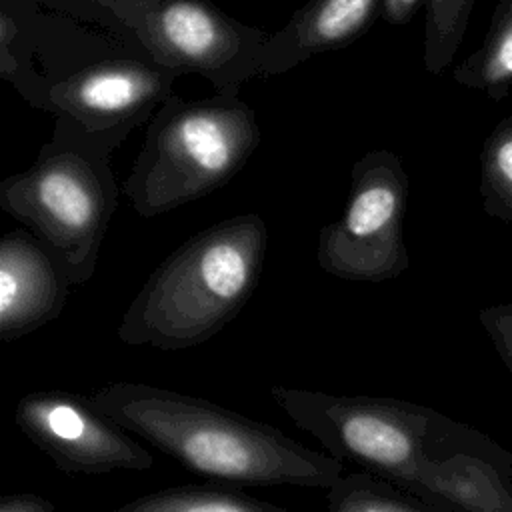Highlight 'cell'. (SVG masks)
Here are the masks:
<instances>
[{
  "label": "cell",
  "instance_id": "d6986e66",
  "mask_svg": "<svg viewBox=\"0 0 512 512\" xmlns=\"http://www.w3.org/2000/svg\"><path fill=\"white\" fill-rule=\"evenodd\" d=\"M0 512H56V506L50 498L32 492L8 494L0 502Z\"/></svg>",
  "mask_w": 512,
  "mask_h": 512
},
{
  "label": "cell",
  "instance_id": "ffe728a7",
  "mask_svg": "<svg viewBox=\"0 0 512 512\" xmlns=\"http://www.w3.org/2000/svg\"><path fill=\"white\" fill-rule=\"evenodd\" d=\"M422 2L424 0H382L380 16L392 26H402L412 20Z\"/></svg>",
  "mask_w": 512,
  "mask_h": 512
},
{
  "label": "cell",
  "instance_id": "8fae6325",
  "mask_svg": "<svg viewBox=\"0 0 512 512\" xmlns=\"http://www.w3.org/2000/svg\"><path fill=\"white\" fill-rule=\"evenodd\" d=\"M70 286L62 262L44 242L32 232H6L0 240V340H18L56 320Z\"/></svg>",
  "mask_w": 512,
  "mask_h": 512
},
{
  "label": "cell",
  "instance_id": "277c9868",
  "mask_svg": "<svg viewBox=\"0 0 512 512\" xmlns=\"http://www.w3.org/2000/svg\"><path fill=\"white\" fill-rule=\"evenodd\" d=\"M260 140L256 112L240 94H174L150 118L122 190L138 216L166 214L232 180Z\"/></svg>",
  "mask_w": 512,
  "mask_h": 512
},
{
  "label": "cell",
  "instance_id": "e0dca14e",
  "mask_svg": "<svg viewBox=\"0 0 512 512\" xmlns=\"http://www.w3.org/2000/svg\"><path fill=\"white\" fill-rule=\"evenodd\" d=\"M476 0H428L424 20V68L442 74L462 44Z\"/></svg>",
  "mask_w": 512,
  "mask_h": 512
},
{
  "label": "cell",
  "instance_id": "3957f363",
  "mask_svg": "<svg viewBox=\"0 0 512 512\" xmlns=\"http://www.w3.org/2000/svg\"><path fill=\"white\" fill-rule=\"evenodd\" d=\"M110 156L106 146L56 118L36 160L0 182V208L58 256L72 286L94 276L118 208Z\"/></svg>",
  "mask_w": 512,
  "mask_h": 512
},
{
  "label": "cell",
  "instance_id": "52a82bcc",
  "mask_svg": "<svg viewBox=\"0 0 512 512\" xmlns=\"http://www.w3.org/2000/svg\"><path fill=\"white\" fill-rule=\"evenodd\" d=\"M408 174L386 148L364 152L352 166L342 214L320 228L318 266L342 280L384 282L410 264L404 244Z\"/></svg>",
  "mask_w": 512,
  "mask_h": 512
},
{
  "label": "cell",
  "instance_id": "5bb4252c",
  "mask_svg": "<svg viewBox=\"0 0 512 512\" xmlns=\"http://www.w3.org/2000/svg\"><path fill=\"white\" fill-rule=\"evenodd\" d=\"M114 512H292L226 488L176 486L128 500ZM324 512V510H322Z\"/></svg>",
  "mask_w": 512,
  "mask_h": 512
},
{
  "label": "cell",
  "instance_id": "ba28073f",
  "mask_svg": "<svg viewBox=\"0 0 512 512\" xmlns=\"http://www.w3.org/2000/svg\"><path fill=\"white\" fill-rule=\"evenodd\" d=\"M178 76L116 40L56 78L40 110L68 120L114 152L174 96Z\"/></svg>",
  "mask_w": 512,
  "mask_h": 512
},
{
  "label": "cell",
  "instance_id": "8992f818",
  "mask_svg": "<svg viewBox=\"0 0 512 512\" xmlns=\"http://www.w3.org/2000/svg\"><path fill=\"white\" fill-rule=\"evenodd\" d=\"M270 394L326 454L342 464H356L406 494L446 420L432 408L398 398L344 396L296 386H272Z\"/></svg>",
  "mask_w": 512,
  "mask_h": 512
},
{
  "label": "cell",
  "instance_id": "5b68a950",
  "mask_svg": "<svg viewBox=\"0 0 512 512\" xmlns=\"http://www.w3.org/2000/svg\"><path fill=\"white\" fill-rule=\"evenodd\" d=\"M52 12L92 22L132 50L174 70L198 74L218 94H240L260 76L268 34L212 0H34Z\"/></svg>",
  "mask_w": 512,
  "mask_h": 512
},
{
  "label": "cell",
  "instance_id": "7a4b0ae2",
  "mask_svg": "<svg viewBox=\"0 0 512 512\" xmlns=\"http://www.w3.org/2000/svg\"><path fill=\"white\" fill-rule=\"evenodd\" d=\"M268 248L260 214H236L172 250L144 280L118 324L128 346L186 350L214 338L254 294Z\"/></svg>",
  "mask_w": 512,
  "mask_h": 512
},
{
  "label": "cell",
  "instance_id": "6da1fadb",
  "mask_svg": "<svg viewBox=\"0 0 512 512\" xmlns=\"http://www.w3.org/2000/svg\"><path fill=\"white\" fill-rule=\"evenodd\" d=\"M90 400L130 434L218 484L328 490L342 476L344 464L324 450L206 398L146 382H108Z\"/></svg>",
  "mask_w": 512,
  "mask_h": 512
},
{
  "label": "cell",
  "instance_id": "ac0fdd59",
  "mask_svg": "<svg viewBox=\"0 0 512 512\" xmlns=\"http://www.w3.org/2000/svg\"><path fill=\"white\" fill-rule=\"evenodd\" d=\"M478 318L498 356L512 374V302L486 306L480 310Z\"/></svg>",
  "mask_w": 512,
  "mask_h": 512
},
{
  "label": "cell",
  "instance_id": "7c38bea8",
  "mask_svg": "<svg viewBox=\"0 0 512 512\" xmlns=\"http://www.w3.org/2000/svg\"><path fill=\"white\" fill-rule=\"evenodd\" d=\"M382 12V0H308L260 54V76H280L298 64L356 42Z\"/></svg>",
  "mask_w": 512,
  "mask_h": 512
},
{
  "label": "cell",
  "instance_id": "4fadbf2b",
  "mask_svg": "<svg viewBox=\"0 0 512 512\" xmlns=\"http://www.w3.org/2000/svg\"><path fill=\"white\" fill-rule=\"evenodd\" d=\"M454 82L502 100L512 90V0H498L482 44L454 70Z\"/></svg>",
  "mask_w": 512,
  "mask_h": 512
},
{
  "label": "cell",
  "instance_id": "9a60e30c",
  "mask_svg": "<svg viewBox=\"0 0 512 512\" xmlns=\"http://www.w3.org/2000/svg\"><path fill=\"white\" fill-rule=\"evenodd\" d=\"M324 512H434L414 496L368 472L340 476L326 490Z\"/></svg>",
  "mask_w": 512,
  "mask_h": 512
},
{
  "label": "cell",
  "instance_id": "9c48e42d",
  "mask_svg": "<svg viewBox=\"0 0 512 512\" xmlns=\"http://www.w3.org/2000/svg\"><path fill=\"white\" fill-rule=\"evenodd\" d=\"M22 434L68 474L144 472L154 454L126 428L102 414L90 400L64 390L24 394L14 408Z\"/></svg>",
  "mask_w": 512,
  "mask_h": 512
},
{
  "label": "cell",
  "instance_id": "2e32d148",
  "mask_svg": "<svg viewBox=\"0 0 512 512\" xmlns=\"http://www.w3.org/2000/svg\"><path fill=\"white\" fill-rule=\"evenodd\" d=\"M480 196L488 216L512 222V114L502 118L484 138Z\"/></svg>",
  "mask_w": 512,
  "mask_h": 512
},
{
  "label": "cell",
  "instance_id": "30bf717a",
  "mask_svg": "<svg viewBox=\"0 0 512 512\" xmlns=\"http://www.w3.org/2000/svg\"><path fill=\"white\" fill-rule=\"evenodd\" d=\"M408 494L434 512H512V456L446 416Z\"/></svg>",
  "mask_w": 512,
  "mask_h": 512
}]
</instances>
